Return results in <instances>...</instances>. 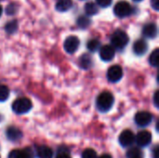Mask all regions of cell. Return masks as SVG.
I'll return each mask as SVG.
<instances>
[{
    "mask_svg": "<svg viewBox=\"0 0 159 158\" xmlns=\"http://www.w3.org/2000/svg\"><path fill=\"white\" fill-rule=\"evenodd\" d=\"M114 102H115V98L113 94L111 92L104 91L98 96L96 100V106L100 112L106 113L113 107Z\"/></svg>",
    "mask_w": 159,
    "mask_h": 158,
    "instance_id": "obj_1",
    "label": "cell"
},
{
    "mask_svg": "<svg viewBox=\"0 0 159 158\" xmlns=\"http://www.w3.org/2000/svg\"><path fill=\"white\" fill-rule=\"evenodd\" d=\"M111 46L117 50H123L129 42L128 34L122 30H117L111 35Z\"/></svg>",
    "mask_w": 159,
    "mask_h": 158,
    "instance_id": "obj_2",
    "label": "cell"
},
{
    "mask_svg": "<svg viewBox=\"0 0 159 158\" xmlns=\"http://www.w3.org/2000/svg\"><path fill=\"white\" fill-rule=\"evenodd\" d=\"M33 107V103L30 99L26 97L18 98L12 103V110L17 115H24L28 113Z\"/></svg>",
    "mask_w": 159,
    "mask_h": 158,
    "instance_id": "obj_3",
    "label": "cell"
},
{
    "mask_svg": "<svg viewBox=\"0 0 159 158\" xmlns=\"http://www.w3.org/2000/svg\"><path fill=\"white\" fill-rule=\"evenodd\" d=\"M114 13L118 18L129 17L132 13V7L127 1H120L116 4L114 8Z\"/></svg>",
    "mask_w": 159,
    "mask_h": 158,
    "instance_id": "obj_4",
    "label": "cell"
},
{
    "mask_svg": "<svg viewBox=\"0 0 159 158\" xmlns=\"http://www.w3.org/2000/svg\"><path fill=\"white\" fill-rule=\"evenodd\" d=\"M80 45V40L77 36L75 35H70L68 36L63 43V47L64 50L69 53V54H74L79 47Z\"/></svg>",
    "mask_w": 159,
    "mask_h": 158,
    "instance_id": "obj_5",
    "label": "cell"
},
{
    "mask_svg": "<svg viewBox=\"0 0 159 158\" xmlns=\"http://www.w3.org/2000/svg\"><path fill=\"white\" fill-rule=\"evenodd\" d=\"M107 79L111 83H117L123 77V69L120 65H113L111 66L106 74Z\"/></svg>",
    "mask_w": 159,
    "mask_h": 158,
    "instance_id": "obj_6",
    "label": "cell"
},
{
    "mask_svg": "<svg viewBox=\"0 0 159 158\" xmlns=\"http://www.w3.org/2000/svg\"><path fill=\"white\" fill-rule=\"evenodd\" d=\"M134 120H135V123L139 127L144 128V127H147L148 125H150L151 122L153 121V115L149 112L142 111L135 115Z\"/></svg>",
    "mask_w": 159,
    "mask_h": 158,
    "instance_id": "obj_7",
    "label": "cell"
},
{
    "mask_svg": "<svg viewBox=\"0 0 159 158\" xmlns=\"http://www.w3.org/2000/svg\"><path fill=\"white\" fill-rule=\"evenodd\" d=\"M118 141H119V143L123 147H129L135 142V136L131 130L126 129V130L122 131V133L119 135Z\"/></svg>",
    "mask_w": 159,
    "mask_h": 158,
    "instance_id": "obj_8",
    "label": "cell"
},
{
    "mask_svg": "<svg viewBox=\"0 0 159 158\" xmlns=\"http://www.w3.org/2000/svg\"><path fill=\"white\" fill-rule=\"evenodd\" d=\"M116 56V49L111 45H104L100 47V58L103 61H111Z\"/></svg>",
    "mask_w": 159,
    "mask_h": 158,
    "instance_id": "obj_9",
    "label": "cell"
},
{
    "mask_svg": "<svg viewBox=\"0 0 159 158\" xmlns=\"http://www.w3.org/2000/svg\"><path fill=\"white\" fill-rule=\"evenodd\" d=\"M135 142L140 147H146L152 142V134L147 130L140 131L135 137Z\"/></svg>",
    "mask_w": 159,
    "mask_h": 158,
    "instance_id": "obj_10",
    "label": "cell"
},
{
    "mask_svg": "<svg viewBox=\"0 0 159 158\" xmlns=\"http://www.w3.org/2000/svg\"><path fill=\"white\" fill-rule=\"evenodd\" d=\"M158 29L155 22H149L143 27V34L150 39H154L157 36Z\"/></svg>",
    "mask_w": 159,
    "mask_h": 158,
    "instance_id": "obj_11",
    "label": "cell"
},
{
    "mask_svg": "<svg viewBox=\"0 0 159 158\" xmlns=\"http://www.w3.org/2000/svg\"><path fill=\"white\" fill-rule=\"evenodd\" d=\"M132 49L137 56H143L148 50V44L144 39H139L134 42Z\"/></svg>",
    "mask_w": 159,
    "mask_h": 158,
    "instance_id": "obj_12",
    "label": "cell"
},
{
    "mask_svg": "<svg viewBox=\"0 0 159 158\" xmlns=\"http://www.w3.org/2000/svg\"><path fill=\"white\" fill-rule=\"evenodd\" d=\"M6 134H7V139L12 141V142H16V141L20 140L21 138V136H22L21 131L18 128H16V127H9V128H7Z\"/></svg>",
    "mask_w": 159,
    "mask_h": 158,
    "instance_id": "obj_13",
    "label": "cell"
},
{
    "mask_svg": "<svg viewBox=\"0 0 159 158\" xmlns=\"http://www.w3.org/2000/svg\"><path fill=\"white\" fill-rule=\"evenodd\" d=\"M73 7V1L72 0H58L55 7L60 12H65L72 8Z\"/></svg>",
    "mask_w": 159,
    "mask_h": 158,
    "instance_id": "obj_14",
    "label": "cell"
},
{
    "mask_svg": "<svg viewBox=\"0 0 159 158\" xmlns=\"http://www.w3.org/2000/svg\"><path fill=\"white\" fill-rule=\"evenodd\" d=\"M36 155L38 158H52L53 157V152L52 150L46 145L39 146L36 150Z\"/></svg>",
    "mask_w": 159,
    "mask_h": 158,
    "instance_id": "obj_15",
    "label": "cell"
},
{
    "mask_svg": "<svg viewBox=\"0 0 159 158\" xmlns=\"http://www.w3.org/2000/svg\"><path fill=\"white\" fill-rule=\"evenodd\" d=\"M79 66L84 69V70H88L89 69L92 64H93V61H92V58L89 54H83L80 59H79V62H78Z\"/></svg>",
    "mask_w": 159,
    "mask_h": 158,
    "instance_id": "obj_16",
    "label": "cell"
},
{
    "mask_svg": "<svg viewBox=\"0 0 159 158\" xmlns=\"http://www.w3.org/2000/svg\"><path fill=\"white\" fill-rule=\"evenodd\" d=\"M84 10L87 16H94L99 12V7L95 3L88 2L84 6Z\"/></svg>",
    "mask_w": 159,
    "mask_h": 158,
    "instance_id": "obj_17",
    "label": "cell"
},
{
    "mask_svg": "<svg viewBox=\"0 0 159 158\" xmlns=\"http://www.w3.org/2000/svg\"><path fill=\"white\" fill-rule=\"evenodd\" d=\"M91 23V20L89 18V16H85V15H82L80 16L77 20H76V24L79 28L81 29H86L88 28Z\"/></svg>",
    "mask_w": 159,
    "mask_h": 158,
    "instance_id": "obj_18",
    "label": "cell"
},
{
    "mask_svg": "<svg viewBox=\"0 0 159 158\" xmlns=\"http://www.w3.org/2000/svg\"><path fill=\"white\" fill-rule=\"evenodd\" d=\"M101 47V42L98 39H90L87 43V48L90 52H95L98 51Z\"/></svg>",
    "mask_w": 159,
    "mask_h": 158,
    "instance_id": "obj_19",
    "label": "cell"
},
{
    "mask_svg": "<svg viewBox=\"0 0 159 158\" xmlns=\"http://www.w3.org/2000/svg\"><path fill=\"white\" fill-rule=\"evenodd\" d=\"M158 57H159V49L157 48L155 49L152 54L150 55L149 57V63L150 65H152L153 67L155 68H157L158 67Z\"/></svg>",
    "mask_w": 159,
    "mask_h": 158,
    "instance_id": "obj_20",
    "label": "cell"
},
{
    "mask_svg": "<svg viewBox=\"0 0 159 158\" xmlns=\"http://www.w3.org/2000/svg\"><path fill=\"white\" fill-rule=\"evenodd\" d=\"M5 30L7 33L8 34H13L15 33L17 30H18V21L17 20H11V21H8L6 26H5Z\"/></svg>",
    "mask_w": 159,
    "mask_h": 158,
    "instance_id": "obj_21",
    "label": "cell"
},
{
    "mask_svg": "<svg viewBox=\"0 0 159 158\" xmlns=\"http://www.w3.org/2000/svg\"><path fill=\"white\" fill-rule=\"evenodd\" d=\"M143 156V153L139 148H131L128 151L127 153V157L128 158H136V157H142Z\"/></svg>",
    "mask_w": 159,
    "mask_h": 158,
    "instance_id": "obj_22",
    "label": "cell"
},
{
    "mask_svg": "<svg viewBox=\"0 0 159 158\" xmlns=\"http://www.w3.org/2000/svg\"><path fill=\"white\" fill-rule=\"evenodd\" d=\"M9 89L7 86L0 85V102H5L8 99Z\"/></svg>",
    "mask_w": 159,
    "mask_h": 158,
    "instance_id": "obj_23",
    "label": "cell"
},
{
    "mask_svg": "<svg viewBox=\"0 0 159 158\" xmlns=\"http://www.w3.org/2000/svg\"><path fill=\"white\" fill-rule=\"evenodd\" d=\"M82 158H97V153L93 149H86L82 153Z\"/></svg>",
    "mask_w": 159,
    "mask_h": 158,
    "instance_id": "obj_24",
    "label": "cell"
},
{
    "mask_svg": "<svg viewBox=\"0 0 159 158\" xmlns=\"http://www.w3.org/2000/svg\"><path fill=\"white\" fill-rule=\"evenodd\" d=\"M20 156L21 158H34V154L31 148H25L20 150Z\"/></svg>",
    "mask_w": 159,
    "mask_h": 158,
    "instance_id": "obj_25",
    "label": "cell"
},
{
    "mask_svg": "<svg viewBox=\"0 0 159 158\" xmlns=\"http://www.w3.org/2000/svg\"><path fill=\"white\" fill-rule=\"evenodd\" d=\"M17 10H18L17 5L14 4V3L9 4V5L7 7V8H6V12H7V15H14V14L17 12Z\"/></svg>",
    "mask_w": 159,
    "mask_h": 158,
    "instance_id": "obj_26",
    "label": "cell"
},
{
    "mask_svg": "<svg viewBox=\"0 0 159 158\" xmlns=\"http://www.w3.org/2000/svg\"><path fill=\"white\" fill-rule=\"evenodd\" d=\"M113 0H96V3L101 7H107L112 4Z\"/></svg>",
    "mask_w": 159,
    "mask_h": 158,
    "instance_id": "obj_27",
    "label": "cell"
},
{
    "mask_svg": "<svg viewBox=\"0 0 159 158\" xmlns=\"http://www.w3.org/2000/svg\"><path fill=\"white\" fill-rule=\"evenodd\" d=\"M8 158H21L20 150H12L8 155Z\"/></svg>",
    "mask_w": 159,
    "mask_h": 158,
    "instance_id": "obj_28",
    "label": "cell"
},
{
    "mask_svg": "<svg viewBox=\"0 0 159 158\" xmlns=\"http://www.w3.org/2000/svg\"><path fill=\"white\" fill-rule=\"evenodd\" d=\"M159 91L158 90H157L156 92H155V95H154V103H155V106L157 107V108H158L159 107V102H158V99H159Z\"/></svg>",
    "mask_w": 159,
    "mask_h": 158,
    "instance_id": "obj_29",
    "label": "cell"
},
{
    "mask_svg": "<svg viewBox=\"0 0 159 158\" xmlns=\"http://www.w3.org/2000/svg\"><path fill=\"white\" fill-rule=\"evenodd\" d=\"M151 6L155 10L159 9V0H151Z\"/></svg>",
    "mask_w": 159,
    "mask_h": 158,
    "instance_id": "obj_30",
    "label": "cell"
},
{
    "mask_svg": "<svg viewBox=\"0 0 159 158\" xmlns=\"http://www.w3.org/2000/svg\"><path fill=\"white\" fill-rule=\"evenodd\" d=\"M56 158H71V156L68 155V154H65V153H61V154H59Z\"/></svg>",
    "mask_w": 159,
    "mask_h": 158,
    "instance_id": "obj_31",
    "label": "cell"
},
{
    "mask_svg": "<svg viewBox=\"0 0 159 158\" xmlns=\"http://www.w3.org/2000/svg\"><path fill=\"white\" fill-rule=\"evenodd\" d=\"M157 156H158V146L157 145L155 150H154V158H158Z\"/></svg>",
    "mask_w": 159,
    "mask_h": 158,
    "instance_id": "obj_32",
    "label": "cell"
},
{
    "mask_svg": "<svg viewBox=\"0 0 159 158\" xmlns=\"http://www.w3.org/2000/svg\"><path fill=\"white\" fill-rule=\"evenodd\" d=\"M99 158H113L110 155H108V154H104V155H102V156H101Z\"/></svg>",
    "mask_w": 159,
    "mask_h": 158,
    "instance_id": "obj_33",
    "label": "cell"
},
{
    "mask_svg": "<svg viewBox=\"0 0 159 158\" xmlns=\"http://www.w3.org/2000/svg\"><path fill=\"white\" fill-rule=\"evenodd\" d=\"M2 12H3V8H2V7L0 6V17H1V15H2Z\"/></svg>",
    "mask_w": 159,
    "mask_h": 158,
    "instance_id": "obj_34",
    "label": "cell"
},
{
    "mask_svg": "<svg viewBox=\"0 0 159 158\" xmlns=\"http://www.w3.org/2000/svg\"><path fill=\"white\" fill-rule=\"evenodd\" d=\"M133 1H135V2H141V1H143V0H133Z\"/></svg>",
    "mask_w": 159,
    "mask_h": 158,
    "instance_id": "obj_35",
    "label": "cell"
},
{
    "mask_svg": "<svg viewBox=\"0 0 159 158\" xmlns=\"http://www.w3.org/2000/svg\"><path fill=\"white\" fill-rule=\"evenodd\" d=\"M136 158H142V157H136Z\"/></svg>",
    "mask_w": 159,
    "mask_h": 158,
    "instance_id": "obj_36",
    "label": "cell"
},
{
    "mask_svg": "<svg viewBox=\"0 0 159 158\" xmlns=\"http://www.w3.org/2000/svg\"><path fill=\"white\" fill-rule=\"evenodd\" d=\"M0 158H1V157H0Z\"/></svg>",
    "mask_w": 159,
    "mask_h": 158,
    "instance_id": "obj_37",
    "label": "cell"
}]
</instances>
